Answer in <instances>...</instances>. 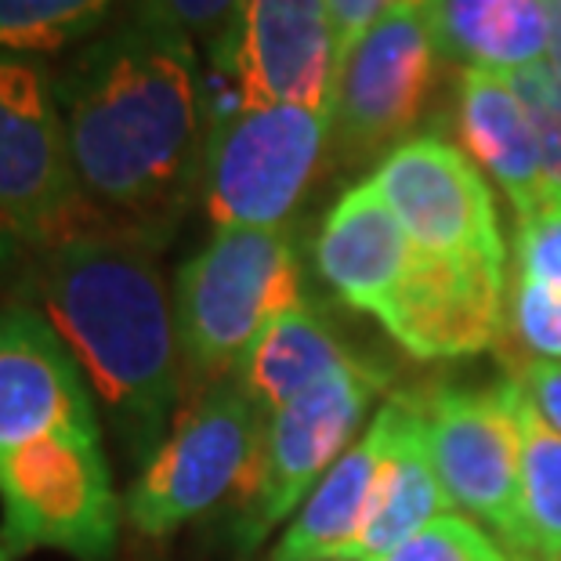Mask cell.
<instances>
[{
  "label": "cell",
  "instance_id": "cell-17",
  "mask_svg": "<svg viewBox=\"0 0 561 561\" xmlns=\"http://www.w3.org/2000/svg\"><path fill=\"white\" fill-rule=\"evenodd\" d=\"M457 135L474 167L507 196L515 218L533 214L547 193V182L533 124L511 77L463 69L457 83Z\"/></svg>",
  "mask_w": 561,
  "mask_h": 561
},
{
  "label": "cell",
  "instance_id": "cell-15",
  "mask_svg": "<svg viewBox=\"0 0 561 561\" xmlns=\"http://www.w3.org/2000/svg\"><path fill=\"white\" fill-rule=\"evenodd\" d=\"M413 261L416 243L369 178L344 188L316 236V268L322 283H330V290L348 308L377 322L402 290Z\"/></svg>",
  "mask_w": 561,
  "mask_h": 561
},
{
  "label": "cell",
  "instance_id": "cell-16",
  "mask_svg": "<svg viewBox=\"0 0 561 561\" xmlns=\"http://www.w3.org/2000/svg\"><path fill=\"white\" fill-rule=\"evenodd\" d=\"M391 435H396V416H391V402H385L366 435L352 442L348 453L327 471V479L312 489V496L272 547L268 561H333L348 551L374 507L391 453Z\"/></svg>",
  "mask_w": 561,
  "mask_h": 561
},
{
  "label": "cell",
  "instance_id": "cell-31",
  "mask_svg": "<svg viewBox=\"0 0 561 561\" xmlns=\"http://www.w3.org/2000/svg\"><path fill=\"white\" fill-rule=\"evenodd\" d=\"M547 22H551V37H547V66L561 80V0H543Z\"/></svg>",
  "mask_w": 561,
  "mask_h": 561
},
{
  "label": "cell",
  "instance_id": "cell-18",
  "mask_svg": "<svg viewBox=\"0 0 561 561\" xmlns=\"http://www.w3.org/2000/svg\"><path fill=\"white\" fill-rule=\"evenodd\" d=\"M391 416H396V435L391 453L380 474L374 507L355 536V543L333 561H377L396 551L410 536H416L427 522L449 515V496L438 482L432 449H427V424H424V399L399 391L391 396Z\"/></svg>",
  "mask_w": 561,
  "mask_h": 561
},
{
  "label": "cell",
  "instance_id": "cell-22",
  "mask_svg": "<svg viewBox=\"0 0 561 561\" xmlns=\"http://www.w3.org/2000/svg\"><path fill=\"white\" fill-rule=\"evenodd\" d=\"M121 0H0V51L47 58L83 47L105 30Z\"/></svg>",
  "mask_w": 561,
  "mask_h": 561
},
{
  "label": "cell",
  "instance_id": "cell-28",
  "mask_svg": "<svg viewBox=\"0 0 561 561\" xmlns=\"http://www.w3.org/2000/svg\"><path fill=\"white\" fill-rule=\"evenodd\" d=\"M432 0H327L333 37H337V58L363 37L366 30H374L380 19L396 15L405 8H424Z\"/></svg>",
  "mask_w": 561,
  "mask_h": 561
},
{
  "label": "cell",
  "instance_id": "cell-8",
  "mask_svg": "<svg viewBox=\"0 0 561 561\" xmlns=\"http://www.w3.org/2000/svg\"><path fill=\"white\" fill-rule=\"evenodd\" d=\"M385 388V369L369 366L359 355L322 377L305 396L283 405L276 416H265V432L240 493L236 518V547L250 554L297 504L312 496L327 471L352 446L366 410Z\"/></svg>",
  "mask_w": 561,
  "mask_h": 561
},
{
  "label": "cell",
  "instance_id": "cell-27",
  "mask_svg": "<svg viewBox=\"0 0 561 561\" xmlns=\"http://www.w3.org/2000/svg\"><path fill=\"white\" fill-rule=\"evenodd\" d=\"M236 4L240 0H130V11L141 19L163 22V26L185 33L193 41H214L225 22L232 19Z\"/></svg>",
  "mask_w": 561,
  "mask_h": 561
},
{
  "label": "cell",
  "instance_id": "cell-11",
  "mask_svg": "<svg viewBox=\"0 0 561 561\" xmlns=\"http://www.w3.org/2000/svg\"><path fill=\"white\" fill-rule=\"evenodd\" d=\"M427 449L449 504L504 536L522 554V435L515 377L493 388L438 385L424 399Z\"/></svg>",
  "mask_w": 561,
  "mask_h": 561
},
{
  "label": "cell",
  "instance_id": "cell-20",
  "mask_svg": "<svg viewBox=\"0 0 561 561\" xmlns=\"http://www.w3.org/2000/svg\"><path fill=\"white\" fill-rule=\"evenodd\" d=\"M432 15L442 55L463 69L511 77L547 62L543 0H432Z\"/></svg>",
  "mask_w": 561,
  "mask_h": 561
},
{
  "label": "cell",
  "instance_id": "cell-23",
  "mask_svg": "<svg viewBox=\"0 0 561 561\" xmlns=\"http://www.w3.org/2000/svg\"><path fill=\"white\" fill-rule=\"evenodd\" d=\"M377 561H515L493 533L463 515H438L421 533Z\"/></svg>",
  "mask_w": 561,
  "mask_h": 561
},
{
  "label": "cell",
  "instance_id": "cell-26",
  "mask_svg": "<svg viewBox=\"0 0 561 561\" xmlns=\"http://www.w3.org/2000/svg\"><path fill=\"white\" fill-rule=\"evenodd\" d=\"M511 322H515L518 341L536 359L561 363V297L547 294L543 286H536V283L515 279Z\"/></svg>",
  "mask_w": 561,
  "mask_h": 561
},
{
  "label": "cell",
  "instance_id": "cell-9",
  "mask_svg": "<svg viewBox=\"0 0 561 561\" xmlns=\"http://www.w3.org/2000/svg\"><path fill=\"white\" fill-rule=\"evenodd\" d=\"M337 37L327 0H240L210 41L207 116L308 105L330 113Z\"/></svg>",
  "mask_w": 561,
  "mask_h": 561
},
{
  "label": "cell",
  "instance_id": "cell-12",
  "mask_svg": "<svg viewBox=\"0 0 561 561\" xmlns=\"http://www.w3.org/2000/svg\"><path fill=\"white\" fill-rule=\"evenodd\" d=\"M369 182L396 210L410 240L427 254L507 268L493 188L460 146L438 135L405 138L377 163Z\"/></svg>",
  "mask_w": 561,
  "mask_h": 561
},
{
  "label": "cell",
  "instance_id": "cell-7",
  "mask_svg": "<svg viewBox=\"0 0 561 561\" xmlns=\"http://www.w3.org/2000/svg\"><path fill=\"white\" fill-rule=\"evenodd\" d=\"M265 416L232 380H221L174 416L160 449L138 468L124 496L127 522L149 540L210 515L225 496L243 493Z\"/></svg>",
  "mask_w": 561,
  "mask_h": 561
},
{
  "label": "cell",
  "instance_id": "cell-25",
  "mask_svg": "<svg viewBox=\"0 0 561 561\" xmlns=\"http://www.w3.org/2000/svg\"><path fill=\"white\" fill-rule=\"evenodd\" d=\"M518 276L561 297V193L547 188L533 214L518 218Z\"/></svg>",
  "mask_w": 561,
  "mask_h": 561
},
{
  "label": "cell",
  "instance_id": "cell-14",
  "mask_svg": "<svg viewBox=\"0 0 561 561\" xmlns=\"http://www.w3.org/2000/svg\"><path fill=\"white\" fill-rule=\"evenodd\" d=\"M504 265L442 257L416 247V261L385 316L391 337L416 359H460L493 348L504 330Z\"/></svg>",
  "mask_w": 561,
  "mask_h": 561
},
{
  "label": "cell",
  "instance_id": "cell-13",
  "mask_svg": "<svg viewBox=\"0 0 561 561\" xmlns=\"http://www.w3.org/2000/svg\"><path fill=\"white\" fill-rule=\"evenodd\" d=\"M47 435H102L73 352L26 301L0 305V453Z\"/></svg>",
  "mask_w": 561,
  "mask_h": 561
},
{
  "label": "cell",
  "instance_id": "cell-19",
  "mask_svg": "<svg viewBox=\"0 0 561 561\" xmlns=\"http://www.w3.org/2000/svg\"><path fill=\"white\" fill-rule=\"evenodd\" d=\"M352 359L341 337L327 327L316 308H294L279 316L261 337L250 344V352L229 377L243 396L254 402L261 416H276L283 405L330 377L333 369Z\"/></svg>",
  "mask_w": 561,
  "mask_h": 561
},
{
  "label": "cell",
  "instance_id": "cell-29",
  "mask_svg": "<svg viewBox=\"0 0 561 561\" xmlns=\"http://www.w3.org/2000/svg\"><path fill=\"white\" fill-rule=\"evenodd\" d=\"M515 380H518L522 396L536 405V413H540L554 432H561V363L536 359L525 366Z\"/></svg>",
  "mask_w": 561,
  "mask_h": 561
},
{
  "label": "cell",
  "instance_id": "cell-1",
  "mask_svg": "<svg viewBox=\"0 0 561 561\" xmlns=\"http://www.w3.org/2000/svg\"><path fill=\"white\" fill-rule=\"evenodd\" d=\"M83 199L102 225L167 243L199 196L207 77L196 41L163 22H113L55 77Z\"/></svg>",
  "mask_w": 561,
  "mask_h": 561
},
{
  "label": "cell",
  "instance_id": "cell-4",
  "mask_svg": "<svg viewBox=\"0 0 561 561\" xmlns=\"http://www.w3.org/2000/svg\"><path fill=\"white\" fill-rule=\"evenodd\" d=\"M0 221L44 254L80 232L102 229L83 199L44 58L0 51Z\"/></svg>",
  "mask_w": 561,
  "mask_h": 561
},
{
  "label": "cell",
  "instance_id": "cell-21",
  "mask_svg": "<svg viewBox=\"0 0 561 561\" xmlns=\"http://www.w3.org/2000/svg\"><path fill=\"white\" fill-rule=\"evenodd\" d=\"M522 435V554L518 561H561V432L536 413L515 380Z\"/></svg>",
  "mask_w": 561,
  "mask_h": 561
},
{
  "label": "cell",
  "instance_id": "cell-2",
  "mask_svg": "<svg viewBox=\"0 0 561 561\" xmlns=\"http://www.w3.org/2000/svg\"><path fill=\"white\" fill-rule=\"evenodd\" d=\"M157 250L149 236L102 225L33 257L19 297L73 352L99 416L138 468L171 432L185 385L174 294Z\"/></svg>",
  "mask_w": 561,
  "mask_h": 561
},
{
  "label": "cell",
  "instance_id": "cell-24",
  "mask_svg": "<svg viewBox=\"0 0 561 561\" xmlns=\"http://www.w3.org/2000/svg\"><path fill=\"white\" fill-rule=\"evenodd\" d=\"M525 116L533 124L536 149H540L543 182L551 193H561V80L551 73V66H529L511 73Z\"/></svg>",
  "mask_w": 561,
  "mask_h": 561
},
{
  "label": "cell",
  "instance_id": "cell-5",
  "mask_svg": "<svg viewBox=\"0 0 561 561\" xmlns=\"http://www.w3.org/2000/svg\"><path fill=\"white\" fill-rule=\"evenodd\" d=\"M330 141V113L265 105L207 127L199 203L218 229H286L312 188Z\"/></svg>",
  "mask_w": 561,
  "mask_h": 561
},
{
  "label": "cell",
  "instance_id": "cell-10",
  "mask_svg": "<svg viewBox=\"0 0 561 561\" xmlns=\"http://www.w3.org/2000/svg\"><path fill=\"white\" fill-rule=\"evenodd\" d=\"M442 58L432 4L380 19L337 58L330 152L341 167L388 157L402 146L438 88Z\"/></svg>",
  "mask_w": 561,
  "mask_h": 561
},
{
  "label": "cell",
  "instance_id": "cell-6",
  "mask_svg": "<svg viewBox=\"0 0 561 561\" xmlns=\"http://www.w3.org/2000/svg\"><path fill=\"white\" fill-rule=\"evenodd\" d=\"M121 515L102 435H47L0 453V540L19 558L51 547L110 561Z\"/></svg>",
  "mask_w": 561,
  "mask_h": 561
},
{
  "label": "cell",
  "instance_id": "cell-30",
  "mask_svg": "<svg viewBox=\"0 0 561 561\" xmlns=\"http://www.w3.org/2000/svg\"><path fill=\"white\" fill-rule=\"evenodd\" d=\"M33 250L19 240L15 232L0 221V294H11V301L22 297V286H26L30 272H33Z\"/></svg>",
  "mask_w": 561,
  "mask_h": 561
},
{
  "label": "cell",
  "instance_id": "cell-3",
  "mask_svg": "<svg viewBox=\"0 0 561 561\" xmlns=\"http://www.w3.org/2000/svg\"><path fill=\"white\" fill-rule=\"evenodd\" d=\"M305 301L301 261L286 229H218L174 276L185 385L196 396L236 374L261 333Z\"/></svg>",
  "mask_w": 561,
  "mask_h": 561
},
{
  "label": "cell",
  "instance_id": "cell-32",
  "mask_svg": "<svg viewBox=\"0 0 561 561\" xmlns=\"http://www.w3.org/2000/svg\"><path fill=\"white\" fill-rule=\"evenodd\" d=\"M0 561H19V554L11 551V547H8L4 540H0Z\"/></svg>",
  "mask_w": 561,
  "mask_h": 561
}]
</instances>
